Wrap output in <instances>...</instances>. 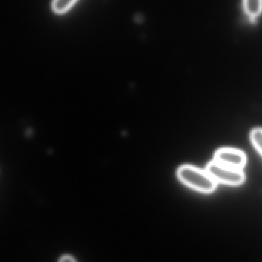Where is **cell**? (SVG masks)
<instances>
[{
    "mask_svg": "<svg viewBox=\"0 0 262 262\" xmlns=\"http://www.w3.org/2000/svg\"><path fill=\"white\" fill-rule=\"evenodd\" d=\"M251 144L262 156V128H255L250 133Z\"/></svg>",
    "mask_w": 262,
    "mask_h": 262,
    "instance_id": "obj_6",
    "label": "cell"
},
{
    "mask_svg": "<svg viewBox=\"0 0 262 262\" xmlns=\"http://www.w3.org/2000/svg\"><path fill=\"white\" fill-rule=\"evenodd\" d=\"M77 0H53L52 8L57 14H64L73 7Z\"/></svg>",
    "mask_w": 262,
    "mask_h": 262,
    "instance_id": "obj_5",
    "label": "cell"
},
{
    "mask_svg": "<svg viewBox=\"0 0 262 262\" xmlns=\"http://www.w3.org/2000/svg\"><path fill=\"white\" fill-rule=\"evenodd\" d=\"M214 161L230 168L243 169L246 165L247 157L245 153L236 148H223L214 153Z\"/></svg>",
    "mask_w": 262,
    "mask_h": 262,
    "instance_id": "obj_3",
    "label": "cell"
},
{
    "mask_svg": "<svg viewBox=\"0 0 262 262\" xmlns=\"http://www.w3.org/2000/svg\"><path fill=\"white\" fill-rule=\"evenodd\" d=\"M205 170L217 184L239 186L245 181V173L242 169L230 168L214 160L208 162Z\"/></svg>",
    "mask_w": 262,
    "mask_h": 262,
    "instance_id": "obj_2",
    "label": "cell"
},
{
    "mask_svg": "<svg viewBox=\"0 0 262 262\" xmlns=\"http://www.w3.org/2000/svg\"><path fill=\"white\" fill-rule=\"evenodd\" d=\"M177 176L184 185L199 192L210 194L217 188V183L206 170L192 165H182L178 169Z\"/></svg>",
    "mask_w": 262,
    "mask_h": 262,
    "instance_id": "obj_1",
    "label": "cell"
},
{
    "mask_svg": "<svg viewBox=\"0 0 262 262\" xmlns=\"http://www.w3.org/2000/svg\"><path fill=\"white\" fill-rule=\"evenodd\" d=\"M60 260H62V261H64V260H74V259L72 258L70 256H69V257H67V256H66V257H62V258L60 259Z\"/></svg>",
    "mask_w": 262,
    "mask_h": 262,
    "instance_id": "obj_7",
    "label": "cell"
},
{
    "mask_svg": "<svg viewBox=\"0 0 262 262\" xmlns=\"http://www.w3.org/2000/svg\"><path fill=\"white\" fill-rule=\"evenodd\" d=\"M245 14L251 19H256L262 13V0H243Z\"/></svg>",
    "mask_w": 262,
    "mask_h": 262,
    "instance_id": "obj_4",
    "label": "cell"
}]
</instances>
